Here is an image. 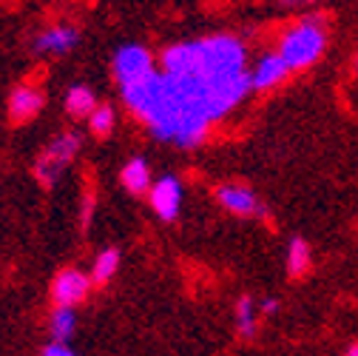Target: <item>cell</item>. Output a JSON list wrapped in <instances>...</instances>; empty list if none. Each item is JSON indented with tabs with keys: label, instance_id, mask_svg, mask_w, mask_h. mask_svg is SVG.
Listing matches in <instances>:
<instances>
[{
	"label": "cell",
	"instance_id": "obj_1",
	"mask_svg": "<svg viewBox=\"0 0 358 356\" xmlns=\"http://www.w3.org/2000/svg\"><path fill=\"white\" fill-rule=\"evenodd\" d=\"M120 95L128 111L143 120L154 140L191 151L208 140L219 120H225L245 103L250 95V71L225 80L151 71L120 85Z\"/></svg>",
	"mask_w": 358,
	"mask_h": 356
},
{
	"label": "cell",
	"instance_id": "obj_2",
	"mask_svg": "<svg viewBox=\"0 0 358 356\" xmlns=\"http://www.w3.org/2000/svg\"><path fill=\"white\" fill-rule=\"evenodd\" d=\"M159 66L168 74L225 80L248 74V46L236 34H208L196 40H179L162 49Z\"/></svg>",
	"mask_w": 358,
	"mask_h": 356
},
{
	"label": "cell",
	"instance_id": "obj_3",
	"mask_svg": "<svg viewBox=\"0 0 358 356\" xmlns=\"http://www.w3.org/2000/svg\"><path fill=\"white\" fill-rule=\"evenodd\" d=\"M330 43V32H327V20L322 15H307L301 20H296L293 26H287L279 37L276 55L287 63L290 71H307L313 69L327 52Z\"/></svg>",
	"mask_w": 358,
	"mask_h": 356
},
{
	"label": "cell",
	"instance_id": "obj_4",
	"mask_svg": "<svg viewBox=\"0 0 358 356\" xmlns=\"http://www.w3.org/2000/svg\"><path fill=\"white\" fill-rule=\"evenodd\" d=\"M83 149V137L77 135V131H60V135L43 149L34 160V177L40 186H57L60 177L66 174V168L74 163V157L80 154Z\"/></svg>",
	"mask_w": 358,
	"mask_h": 356
},
{
	"label": "cell",
	"instance_id": "obj_5",
	"mask_svg": "<svg viewBox=\"0 0 358 356\" xmlns=\"http://www.w3.org/2000/svg\"><path fill=\"white\" fill-rule=\"evenodd\" d=\"M213 194H216V203L222 208L239 219H264L267 217V205L245 183H219Z\"/></svg>",
	"mask_w": 358,
	"mask_h": 356
},
{
	"label": "cell",
	"instance_id": "obj_6",
	"mask_svg": "<svg viewBox=\"0 0 358 356\" xmlns=\"http://www.w3.org/2000/svg\"><path fill=\"white\" fill-rule=\"evenodd\" d=\"M88 291H92V277L80 268H63L55 274L49 296L55 308H77L80 302H85Z\"/></svg>",
	"mask_w": 358,
	"mask_h": 356
},
{
	"label": "cell",
	"instance_id": "obj_7",
	"mask_svg": "<svg viewBox=\"0 0 358 356\" xmlns=\"http://www.w3.org/2000/svg\"><path fill=\"white\" fill-rule=\"evenodd\" d=\"M111 71H114V77H117L120 85L134 83V80H140V77L157 71V69H154V55H151L145 46L128 43V46L117 49V55H114V60H111Z\"/></svg>",
	"mask_w": 358,
	"mask_h": 356
},
{
	"label": "cell",
	"instance_id": "obj_8",
	"mask_svg": "<svg viewBox=\"0 0 358 356\" xmlns=\"http://www.w3.org/2000/svg\"><path fill=\"white\" fill-rule=\"evenodd\" d=\"M148 203H151V211L162 222H173L179 217V211H182V183H179L173 174L159 177L148 191Z\"/></svg>",
	"mask_w": 358,
	"mask_h": 356
},
{
	"label": "cell",
	"instance_id": "obj_9",
	"mask_svg": "<svg viewBox=\"0 0 358 356\" xmlns=\"http://www.w3.org/2000/svg\"><path fill=\"white\" fill-rule=\"evenodd\" d=\"M43 106H46V95H43V88L34 85V83H20V85L12 88L6 111H9V120L15 125H20V123L34 120L43 111Z\"/></svg>",
	"mask_w": 358,
	"mask_h": 356
},
{
	"label": "cell",
	"instance_id": "obj_10",
	"mask_svg": "<svg viewBox=\"0 0 358 356\" xmlns=\"http://www.w3.org/2000/svg\"><path fill=\"white\" fill-rule=\"evenodd\" d=\"M290 74L293 71L287 69V63L276 52H264L250 69V92H259V95L273 92V88H279Z\"/></svg>",
	"mask_w": 358,
	"mask_h": 356
},
{
	"label": "cell",
	"instance_id": "obj_11",
	"mask_svg": "<svg viewBox=\"0 0 358 356\" xmlns=\"http://www.w3.org/2000/svg\"><path fill=\"white\" fill-rule=\"evenodd\" d=\"M77 43H80V29L71 23H60V26H49L46 32H40L31 43V49H34V55L63 57L71 49H77Z\"/></svg>",
	"mask_w": 358,
	"mask_h": 356
},
{
	"label": "cell",
	"instance_id": "obj_12",
	"mask_svg": "<svg viewBox=\"0 0 358 356\" xmlns=\"http://www.w3.org/2000/svg\"><path fill=\"white\" fill-rule=\"evenodd\" d=\"M120 183L128 194L140 197V194H148L151 186H154V177H151V165L145 157H131L125 160V165L120 168Z\"/></svg>",
	"mask_w": 358,
	"mask_h": 356
},
{
	"label": "cell",
	"instance_id": "obj_13",
	"mask_svg": "<svg viewBox=\"0 0 358 356\" xmlns=\"http://www.w3.org/2000/svg\"><path fill=\"white\" fill-rule=\"evenodd\" d=\"M285 265H287V277L290 280H301L307 277V271L313 268V248L304 237H293L287 242V254H285Z\"/></svg>",
	"mask_w": 358,
	"mask_h": 356
},
{
	"label": "cell",
	"instance_id": "obj_14",
	"mask_svg": "<svg viewBox=\"0 0 358 356\" xmlns=\"http://www.w3.org/2000/svg\"><path fill=\"white\" fill-rule=\"evenodd\" d=\"M234 320H236V334H239L242 339H253V336H256L262 317H259V302H256L250 294H245V296L236 299Z\"/></svg>",
	"mask_w": 358,
	"mask_h": 356
},
{
	"label": "cell",
	"instance_id": "obj_15",
	"mask_svg": "<svg viewBox=\"0 0 358 356\" xmlns=\"http://www.w3.org/2000/svg\"><path fill=\"white\" fill-rule=\"evenodd\" d=\"M63 106H66V111H69V117H77V120H88V114H92L100 103H97V95L92 92L88 85H83V83H77V85H71L69 92H66V100H63Z\"/></svg>",
	"mask_w": 358,
	"mask_h": 356
},
{
	"label": "cell",
	"instance_id": "obj_16",
	"mask_svg": "<svg viewBox=\"0 0 358 356\" xmlns=\"http://www.w3.org/2000/svg\"><path fill=\"white\" fill-rule=\"evenodd\" d=\"M120 251L117 248H103L97 256H94V262H92V285H97V288H103V285H108L114 277H117V271H120Z\"/></svg>",
	"mask_w": 358,
	"mask_h": 356
},
{
	"label": "cell",
	"instance_id": "obj_17",
	"mask_svg": "<svg viewBox=\"0 0 358 356\" xmlns=\"http://www.w3.org/2000/svg\"><path fill=\"white\" fill-rule=\"evenodd\" d=\"M77 331V314L74 308H55L49 314V334H52V342H66L74 336Z\"/></svg>",
	"mask_w": 358,
	"mask_h": 356
},
{
	"label": "cell",
	"instance_id": "obj_18",
	"mask_svg": "<svg viewBox=\"0 0 358 356\" xmlns=\"http://www.w3.org/2000/svg\"><path fill=\"white\" fill-rule=\"evenodd\" d=\"M117 125V114L111 106H97L92 114H88V128H92L94 137H108Z\"/></svg>",
	"mask_w": 358,
	"mask_h": 356
},
{
	"label": "cell",
	"instance_id": "obj_19",
	"mask_svg": "<svg viewBox=\"0 0 358 356\" xmlns=\"http://www.w3.org/2000/svg\"><path fill=\"white\" fill-rule=\"evenodd\" d=\"M92 217H94V191H85L83 194V214H80L83 228H88V219Z\"/></svg>",
	"mask_w": 358,
	"mask_h": 356
},
{
	"label": "cell",
	"instance_id": "obj_20",
	"mask_svg": "<svg viewBox=\"0 0 358 356\" xmlns=\"http://www.w3.org/2000/svg\"><path fill=\"white\" fill-rule=\"evenodd\" d=\"M40 356H77L66 342H49L46 348H43V353Z\"/></svg>",
	"mask_w": 358,
	"mask_h": 356
},
{
	"label": "cell",
	"instance_id": "obj_21",
	"mask_svg": "<svg viewBox=\"0 0 358 356\" xmlns=\"http://www.w3.org/2000/svg\"><path fill=\"white\" fill-rule=\"evenodd\" d=\"M273 314H279V299L276 296H264L259 302V317H273Z\"/></svg>",
	"mask_w": 358,
	"mask_h": 356
},
{
	"label": "cell",
	"instance_id": "obj_22",
	"mask_svg": "<svg viewBox=\"0 0 358 356\" xmlns=\"http://www.w3.org/2000/svg\"><path fill=\"white\" fill-rule=\"evenodd\" d=\"M341 356H358V339L347 342V345H344V350H341Z\"/></svg>",
	"mask_w": 358,
	"mask_h": 356
},
{
	"label": "cell",
	"instance_id": "obj_23",
	"mask_svg": "<svg viewBox=\"0 0 358 356\" xmlns=\"http://www.w3.org/2000/svg\"><path fill=\"white\" fill-rule=\"evenodd\" d=\"M282 4L293 9V6H307V4H316V0H282Z\"/></svg>",
	"mask_w": 358,
	"mask_h": 356
},
{
	"label": "cell",
	"instance_id": "obj_24",
	"mask_svg": "<svg viewBox=\"0 0 358 356\" xmlns=\"http://www.w3.org/2000/svg\"><path fill=\"white\" fill-rule=\"evenodd\" d=\"M355 71H358V52H355Z\"/></svg>",
	"mask_w": 358,
	"mask_h": 356
}]
</instances>
